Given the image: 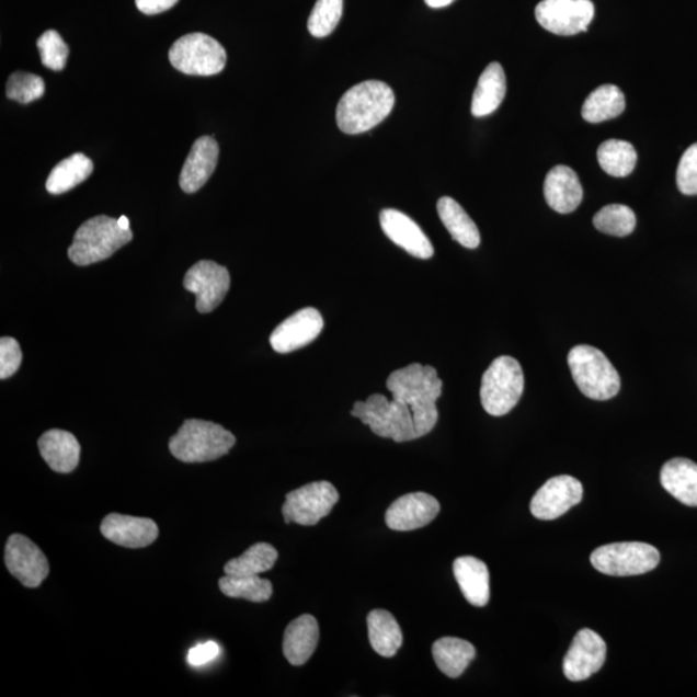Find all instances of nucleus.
Segmentation results:
<instances>
[{
    "mask_svg": "<svg viewBox=\"0 0 697 697\" xmlns=\"http://www.w3.org/2000/svg\"><path fill=\"white\" fill-rule=\"evenodd\" d=\"M101 534L116 546L129 549L147 548L157 540V523L149 518L112 513L101 523Z\"/></svg>",
    "mask_w": 697,
    "mask_h": 697,
    "instance_id": "6ab92c4d",
    "label": "nucleus"
},
{
    "mask_svg": "<svg viewBox=\"0 0 697 697\" xmlns=\"http://www.w3.org/2000/svg\"><path fill=\"white\" fill-rule=\"evenodd\" d=\"M544 195L558 214H571L583 201V186L575 171L565 165L551 169L544 183Z\"/></svg>",
    "mask_w": 697,
    "mask_h": 697,
    "instance_id": "412c9836",
    "label": "nucleus"
},
{
    "mask_svg": "<svg viewBox=\"0 0 697 697\" xmlns=\"http://www.w3.org/2000/svg\"><path fill=\"white\" fill-rule=\"evenodd\" d=\"M455 0H425V3L431 7V9H443V7H447L453 4Z\"/></svg>",
    "mask_w": 697,
    "mask_h": 697,
    "instance_id": "37998d69",
    "label": "nucleus"
},
{
    "mask_svg": "<svg viewBox=\"0 0 697 697\" xmlns=\"http://www.w3.org/2000/svg\"><path fill=\"white\" fill-rule=\"evenodd\" d=\"M387 388L397 409L415 421L419 438L434 430L438 423L437 401L443 388L437 369L412 363L390 374Z\"/></svg>",
    "mask_w": 697,
    "mask_h": 697,
    "instance_id": "f257e3e1",
    "label": "nucleus"
},
{
    "mask_svg": "<svg viewBox=\"0 0 697 697\" xmlns=\"http://www.w3.org/2000/svg\"><path fill=\"white\" fill-rule=\"evenodd\" d=\"M626 111V96L619 87L606 84L598 87L586 98L581 114L590 123H601L616 118Z\"/></svg>",
    "mask_w": 697,
    "mask_h": 697,
    "instance_id": "7c9ffc66",
    "label": "nucleus"
},
{
    "mask_svg": "<svg viewBox=\"0 0 697 697\" xmlns=\"http://www.w3.org/2000/svg\"><path fill=\"white\" fill-rule=\"evenodd\" d=\"M441 512L438 500L424 492L407 493L388 507L387 526L393 532H415L430 525Z\"/></svg>",
    "mask_w": 697,
    "mask_h": 697,
    "instance_id": "dca6fc26",
    "label": "nucleus"
},
{
    "mask_svg": "<svg viewBox=\"0 0 697 697\" xmlns=\"http://www.w3.org/2000/svg\"><path fill=\"white\" fill-rule=\"evenodd\" d=\"M505 94V71L499 62H492L479 77L473 101H471V114L477 118H482V116L496 112L503 103Z\"/></svg>",
    "mask_w": 697,
    "mask_h": 697,
    "instance_id": "a878e982",
    "label": "nucleus"
},
{
    "mask_svg": "<svg viewBox=\"0 0 697 697\" xmlns=\"http://www.w3.org/2000/svg\"><path fill=\"white\" fill-rule=\"evenodd\" d=\"M592 0H542L535 16L546 31L557 35H576L587 31L594 18Z\"/></svg>",
    "mask_w": 697,
    "mask_h": 697,
    "instance_id": "9b49d317",
    "label": "nucleus"
},
{
    "mask_svg": "<svg viewBox=\"0 0 697 697\" xmlns=\"http://www.w3.org/2000/svg\"><path fill=\"white\" fill-rule=\"evenodd\" d=\"M351 415L369 426L374 434L397 443L418 439L415 421L399 411L393 402L382 395L368 397L366 402H355Z\"/></svg>",
    "mask_w": 697,
    "mask_h": 697,
    "instance_id": "1a4fd4ad",
    "label": "nucleus"
},
{
    "mask_svg": "<svg viewBox=\"0 0 697 697\" xmlns=\"http://www.w3.org/2000/svg\"><path fill=\"white\" fill-rule=\"evenodd\" d=\"M593 224L605 235L627 237L636 229L637 219L633 209L628 206L609 205L595 214Z\"/></svg>",
    "mask_w": 697,
    "mask_h": 697,
    "instance_id": "f704fd0d",
    "label": "nucleus"
},
{
    "mask_svg": "<svg viewBox=\"0 0 697 697\" xmlns=\"http://www.w3.org/2000/svg\"><path fill=\"white\" fill-rule=\"evenodd\" d=\"M222 594L230 598H241L255 604H263L271 599L273 585L271 581L255 576H231L225 575L219 580Z\"/></svg>",
    "mask_w": 697,
    "mask_h": 697,
    "instance_id": "72a5a7b5",
    "label": "nucleus"
},
{
    "mask_svg": "<svg viewBox=\"0 0 697 697\" xmlns=\"http://www.w3.org/2000/svg\"><path fill=\"white\" fill-rule=\"evenodd\" d=\"M184 287L197 296V310L202 315L210 313L224 301L230 288L228 268L214 261H199L188 268Z\"/></svg>",
    "mask_w": 697,
    "mask_h": 697,
    "instance_id": "f8f14e48",
    "label": "nucleus"
},
{
    "mask_svg": "<svg viewBox=\"0 0 697 697\" xmlns=\"http://www.w3.org/2000/svg\"><path fill=\"white\" fill-rule=\"evenodd\" d=\"M677 185L685 195H697V142L682 156L677 170Z\"/></svg>",
    "mask_w": 697,
    "mask_h": 697,
    "instance_id": "58836bf2",
    "label": "nucleus"
},
{
    "mask_svg": "<svg viewBox=\"0 0 697 697\" xmlns=\"http://www.w3.org/2000/svg\"><path fill=\"white\" fill-rule=\"evenodd\" d=\"M235 445V435L221 425L191 419L170 439V452L183 462H206L220 459Z\"/></svg>",
    "mask_w": 697,
    "mask_h": 697,
    "instance_id": "7ed1b4c3",
    "label": "nucleus"
},
{
    "mask_svg": "<svg viewBox=\"0 0 697 697\" xmlns=\"http://www.w3.org/2000/svg\"><path fill=\"white\" fill-rule=\"evenodd\" d=\"M454 575L465 599L476 607L488 606L490 601V572L476 557H459L454 562Z\"/></svg>",
    "mask_w": 697,
    "mask_h": 697,
    "instance_id": "b1692460",
    "label": "nucleus"
},
{
    "mask_svg": "<svg viewBox=\"0 0 697 697\" xmlns=\"http://www.w3.org/2000/svg\"><path fill=\"white\" fill-rule=\"evenodd\" d=\"M322 315L315 308H304L283 321L271 336L275 352L287 354L313 343L323 330Z\"/></svg>",
    "mask_w": 697,
    "mask_h": 697,
    "instance_id": "f3484780",
    "label": "nucleus"
},
{
    "mask_svg": "<svg viewBox=\"0 0 697 697\" xmlns=\"http://www.w3.org/2000/svg\"><path fill=\"white\" fill-rule=\"evenodd\" d=\"M45 81L31 72H14L7 82V96L20 104H31L45 94Z\"/></svg>",
    "mask_w": 697,
    "mask_h": 697,
    "instance_id": "e433bc0d",
    "label": "nucleus"
},
{
    "mask_svg": "<svg viewBox=\"0 0 697 697\" xmlns=\"http://www.w3.org/2000/svg\"><path fill=\"white\" fill-rule=\"evenodd\" d=\"M597 158L602 170L614 178L629 176L635 171L638 161L633 145L615 139L601 145Z\"/></svg>",
    "mask_w": 697,
    "mask_h": 697,
    "instance_id": "473e14b6",
    "label": "nucleus"
},
{
    "mask_svg": "<svg viewBox=\"0 0 697 697\" xmlns=\"http://www.w3.org/2000/svg\"><path fill=\"white\" fill-rule=\"evenodd\" d=\"M121 228L125 229V230H129V220L127 219L126 216H121L119 220H118Z\"/></svg>",
    "mask_w": 697,
    "mask_h": 697,
    "instance_id": "c03bdc74",
    "label": "nucleus"
},
{
    "mask_svg": "<svg viewBox=\"0 0 697 697\" xmlns=\"http://www.w3.org/2000/svg\"><path fill=\"white\" fill-rule=\"evenodd\" d=\"M179 0H136L139 11L145 14H158L172 9Z\"/></svg>",
    "mask_w": 697,
    "mask_h": 697,
    "instance_id": "79ce46f5",
    "label": "nucleus"
},
{
    "mask_svg": "<svg viewBox=\"0 0 697 697\" xmlns=\"http://www.w3.org/2000/svg\"><path fill=\"white\" fill-rule=\"evenodd\" d=\"M368 638L375 652L393 658L402 648L403 635L396 617L385 609H374L367 616Z\"/></svg>",
    "mask_w": 697,
    "mask_h": 697,
    "instance_id": "cd10ccee",
    "label": "nucleus"
},
{
    "mask_svg": "<svg viewBox=\"0 0 697 697\" xmlns=\"http://www.w3.org/2000/svg\"><path fill=\"white\" fill-rule=\"evenodd\" d=\"M396 96L387 83L367 81L344 93L336 108V123L347 135L365 134L379 126L393 111Z\"/></svg>",
    "mask_w": 697,
    "mask_h": 697,
    "instance_id": "f03ea898",
    "label": "nucleus"
},
{
    "mask_svg": "<svg viewBox=\"0 0 697 697\" xmlns=\"http://www.w3.org/2000/svg\"><path fill=\"white\" fill-rule=\"evenodd\" d=\"M660 482L679 503L687 506H697V464L677 457L665 462Z\"/></svg>",
    "mask_w": 697,
    "mask_h": 697,
    "instance_id": "393cba45",
    "label": "nucleus"
},
{
    "mask_svg": "<svg viewBox=\"0 0 697 697\" xmlns=\"http://www.w3.org/2000/svg\"><path fill=\"white\" fill-rule=\"evenodd\" d=\"M278 551L271 544L258 542L244 551L241 557L231 559L225 564V575L255 576L274 568Z\"/></svg>",
    "mask_w": 697,
    "mask_h": 697,
    "instance_id": "2f4dec72",
    "label": "nucleus"
},
{
    "mask_svg": "<svg viewBox=\"0 0 697 697\" xmlns=\"http://www.w3.org/2000/svg\"><path fill=\"white\" fill-rule=\"evenodd\" d=\"M220 649L215 642H207L197 645L188 652V663L195 666L207 664L210 660H214L219 655Z\"/></svg>",
    "mask_w": 697,
    "mask_h": 697,
    "instance_id": "a19ab883",
    "label": "nucleus"
},
{
    "mask_svg": "<svg viewBox=\"0 0 697 697\" xmlns=\"http://www.w3.org/2000/svg\"><path fill=\"white\" fill-rule=\"evenodd\" d=\"M169 56L172 67L187 76H216L227 64V53L220 43L202 33L181 36Z\"/></svg>",
    "mask_w": 697,
    "mask_h": 697,
    "instance_id": "0eeeda50",
    "label": "nucleus"
},
{
    "mask_svg": "<svg viewBox=\"0 0 697 697\" xmlns=\"http://www.w3.org/2000/svg\"><path fill=\"white\" fill-rule=\"evenodd\" d=\"M583 484L571 476L550 478L542 488L535 493L532 501L534 517L541 521H553L562 517L572 506L583 500Z\"/></svg>",
    "mask_w": 697,
    "mask_h": 697,
    "instance_id": "4468645a",
    "label": "nucleus"
},
{
    "mask_svg": "<svg viewBox=\"0 0 697 697\" xmlns=\"http://www.w3.org/2000/svg\"><path fill=\"white\" fill-rule=\"evenodd\" d=\"M525 390V375L517 359L499 357L491 363L482 377L481 402L492 416L510 413Z\"/></svg>",
    "mask_w": 697,
    "mask_h": 697,
    "instance_id": "423d86ee",
    "label": "nucleus"
},
{
    "mask_svg": "<svg viewBox=\"0 0 697 697\" xmlns=\"http://www.w3.org/2000/svg\"><path fill=\"white\" fill-rule=\"evenodd\" d=\"M38 447L43 459L57 473H71L81 459V445L69 432L48 431L39 438Z\"/></svg>",
    "mask_w": 697,
    "mask_h": 697,
    "instance_id": "5701e85b",
    "label": "nucleus"
},
{
    "mask_svg": "<svg viewBox=\"0 0 697 697\" xmlns=\"http://www.w3.org/2000/svg\"><path fill=\"white\" fill-rule=\"evenodd\" d=\"M591 562L605 575L637 576L655 570L660 553L655 547L644 542H615L595 549Z\"/></svg>",
    "mask_w": 697,
    "mask_h": 697,
    "instance_id": "6e6552de",
    "label": "nucleus"
},
{
    "mask_svg": "<svg viewBox=\"0 0 697 697\" xmlns=\"http://www.w3.org/2000/svg\"><path fill=\"white\" fill-rule=\"evenodd\" d=\"M439 219L449 235L465 249L475 250L481 243V235L470 216L455 199L443 197L437 205Z\"/></svg>",
    "mask_w": 697,
    "mask_h": 697,
    "instance_id": "c85d7f7f",
    "label": "nucleus"
},
{
    "mask_svg": "<svg viewBox=\"0 0 697 697\" xmlns=\"http://www.w3.org/2000/svg\"><path fill=\"white\" fill-rule=\"evenodd\" d=\"M607 645L599 635L591 629H581L573 638L563 662V673L571 682L591 678L604 666Z\"/></svg>",
    "mask_w": 697,
    "mask_h": 697,
    "instance_id": "2eb2a0df",
    "label": "nucleus"
},
{
    "mask_svg": "<svg viewBox=\"0 0 697 697\" xmlns=\"http://www.w3.org/2000/svg\"><path fill=\"white\" fill-rule=\"evenodd\" d=\"M42 64L46 68L60 71L68 62L69 47L56 31H48L36 42Z\"/></svg>",
    "mask_w": 697,
    "mask_h": 697,
    "instance_id": "4c0bfd02",
    "label": "nucleus"
},
{
    "mask_svg": "<svg viewBox=\"0 0 697 697\" xmlns=\"http://www.w3.org/2000/svg\"><path fill=\"white\" fill-rule=\"evenodd\" d=\"M344 0H317L308 21L309 33L324 38L335 31L343 16Z\"/></svg>",
    "mask_w": 697,
    "mask_h": 697,
    "instance_id": "c9c22d12",
    "label": "nucleus"
},
{
    "mask_svg": "<svg viewBox=\"0 0 697 697\" xmlns=\"http://www.w3.org/2000/svg\"><path fill=\"white\" fill-rule=\"evenodd\" d=\"M219 144L214 137H201L194 142L180 174V186L185 193L198 192L207 183L219 161Z\"/></svg>",
    "mask_w": 697,
    "mask_h": 697,
    "instance_id": "aec40b11",
    "label": "nucleus"
},
{
    "mask_svg": "<svg viewBox=\"0 0 697 697\" xmlns=\"http://www.w3.org/2000/svg\"><path fill=\"white\" fill-rule=\"evenodd\" d=\"M432 652L438 670L449 678H459L476 658L473 644L454 637L435 641Z\"/></svg>",
    "mask_w": 697,
    "mask_h": 697,
    "instance_id": "bb28decb",
    "label": "nucleus"
},
{
    "mask_svg": "<svg viewBox=\"0 0 697 697\" xmlns=\"http://www.w3.org/2000/svg\"><path fill=\"white\" fill-rule=\"evenodd\" d=\"M381 229L391 242L401 247L411 256L427 260L433 258L434 249L430 238L411 217L397 209H382Z\"/></svg>",
    "mask_w": 697,
    "mask_h": 697,
    "instance_id": "a211bd4d",
    "label": "nucleus"
},
{
    "mask_svg": "<svg viewBox=\"0 0 697 697\" xmlns=\"http://www.w3.org/2000/svg\"><path fill=\"white\" fill-rule=\"evenodd\" d=\"M319 641V626L315 616L302 615L289 624L283 637V655L294 666L309 662Z\"/></svg>",
    "mask_w": 697,
    "mask_h": 697,
    "instance_id": "4be33fe9",
    "label": "nucleus"
},
{
    "mask_svg": "<svg viewBox=\"0 0 697 697\" xmlns=\"http://www.w3.org/2000/svg\"><path fill=\"white\" fill-rule=\"evenodd\" d=\"M133 231L121 228L118 220L96 216L79 228L68 251L69 259L79 266L100 263L133 241Z\"/></svg>",
    "mask_w": 697,
    "mask_h": 697,
    "instance_id": "20e7f679",
    "label": "nucleus"
},
{
    "mask_svg": "<svg viewBox=\"0 0 697 697\" xmlns=\"http://www.w3.org/2000/svg\"><path fill=\"white\" fill-rule=\"evenodd\" d=\"M4 562L11 575L26 587H38L48 576V559L26 536L14 534L5 544Z\"/></svg>",
    "mask_w": 697,
    "mask_h": 697,
    "instance_id": "ddd939ff",
    "label": "nucleus"
},
{
    "mask_svg": "<svg viewBox=\"0 0 697 697\" xmlns=\"http://www.w3.org/2000/svg\"><path fill=\"white\" fill-rule=\"evenodd\" d=\"M339 492L330 482L319 481L287 493L282 513L286 523L315 526L338 504Z\"/></svg>",
    "mask_w": 697,
    "mask_h": 697,
    "instance_id": "9d476101",
    "label": "nucleus"
},
{
    "mask_svg": "<svg viewBox=\"0 0 697 697\" xmlns=\"http://www.w3.org/2000/svg\"><path fill=\"white\" fill-rule=\"evenodd\" d=\"M23 362L20 344L12 338L0 340V379L5 380L18 373Z\"/></svg>",
    "mask_w": 697,
    "mask_h": 697,
    "instance_id": "ea45409f",
    "label": "nucleus"
},
{
    "mask_svg": "<svg viewBox=\"0 0 697 697\" xmlns=\"http://www.w3.org/2000/svg\"><path fill=\"white\" fill-rule=\"evenodd\" d=\"M93 163L89 157L77 152L58 163L47 179L46 188L49 194H64L91 176Z\"/></svg>",
    "mask_w": 697,
    "mask_h": 697,
    "instance_id": "c756f323",
    "label": "nucleus"
},
{
    "mask_svg": "<svg viewBox=\"0 0 697 697\" xmlns=\"http://www.w3.org/2000/svg\"><path fill=\"white\" fill-rule=\"evenodd\" d=\"M569 366L581 393L594 401H608L620 391L619 373L599 348L579 345L571 348Z\"/></svg>",
    "mask_w": 697,
    "mask_h": 697,
    "instance_id": "39448f33",
    "label": "nucleus"
}]
</instances>
